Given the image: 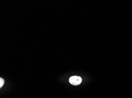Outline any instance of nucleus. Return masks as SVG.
Wrapping results in <instances>:
<instances>
[{"instance_id":"f03ea898","label":"nucleus","mask_w":132,"mask_h":98,"mask_svg":"<svg viewBox=\"0 0 132 98\" xmlns=\"http://www.w3.org/2000/svg\"><path fill=\"white\" fill-rule=\"evenodd\" d=\"M4 84V80L2 78H0V88H1Z\"/></svg>"},{"instance_id":"f257e3e1","label":"nucleus","mask_w":132,"mask_h":98,"mask_svg":"<svg viewBox=\"0 0 132 98\" xmlns=\"http://www.w3.org/2000/svg\"><path fill=\"white\" fill-rule=\"evenodd\" d=\"M69 81L70 83L72 84V85H79L81 83V82H82V79L80 77L74 76L71 77L70 78Z\"/></svg>"}]
</instances>
